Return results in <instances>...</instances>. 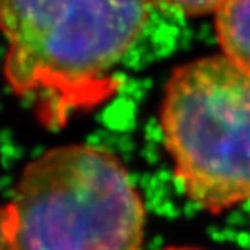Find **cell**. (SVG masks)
I'll list each match as a JSON object with an SVG mask.
<instances>
[{
	"label": "cell",
	"mask_w": 250,
	"mask_h": 250,
	"mask_svg": "<svg viewBox=\"0 0 250 250\" xmlns=\"http://www.w3.org/2000/svg\"><path fill=\"white\" fill-rule=\"evenodd\" d=\"M148 0H0L5 80L47 128L105 101L115 66L148 21Z\"/></svg>",
	"instance_id": "cell-1"
},
{
	"label": "cell",
	"mask_w": 250,
	"mask_h": 250,
	"mask_svg": "<svg viewBox=\"0 0 250 250\" xmlns=\"http://www.w3.org/2000/svg\"><path fill=\"white\" fill-rule=\"evenodd\" d=\"M14 250H142L146 209L127 167L89 145L51 148L23 169L9 202Z\"/></svg>",
	"instance_id": "cell-2"
},
{
	"label": "cell",
	"mask_w": 250,
	"mask_h": 250,
	"mask_svg": "<svg viewBox=\"0 0 250 250\" xmlns=\"http://www.w3.org/2000/svg\"><path fill=\"white\" fill-rule=\"evenodd\" d=\"M187 198L220 214L250 199V74L225 55L173 69L160 112Z\"/></svg>",
	"instance_id": "cell-3"
},
{
	"label": "cell",
	"mask_w": 250,
	"mask_h": 250,
	"mask_svg": "<svg viewBox=\"0 0 250 250\" xmlns=\"http://www.w3.org/2000/svg\"><path fill=\"white\" fill-rule=\"evenodd\" d=\"M214 14L223 55L250 74V0H223Z\"/></svg>",
	"instance_id": "cell-4"
},
{
	"label": "cell",
	"mask_w": 250,
	"mask_h": 250,
	"mask_svg": "<svg viewBox=\"0 0 250 250\" xmlns=\"http://www.w3.org/2000/svg\"><path fill=\"white\" fill-rule=\"evenodd\" d=\"M148 2L160 9L184 17H201L216 12L223 0H148Z\"/></svg>",
	"instance_id": "cell-5"
},
{
	"label": "cell",
	"mask_w": 250,
	"mask_h": 250,
	"mask_svg": "<svg viewBox=\"0 0 250 250\" xmlns=\"http://www.w3.org/2000/svg\"><path fill=\"white\" fill-rule=\"evenodd\" d=\"M0 250H14V219L11 205H0Z\"/></svg>",
	"instance_id": "cell-6"
},
{
	"label": "cell",
	"mask_w": 250,
	"mask_h": 250,
	"mask_svg": "<svg viewBox=\"0 0 250 250\" xmlns=\"http://www.w3.org/2000/svg\"><path fill=\"white\" fill-rule=\"evenodd\" d=\"M165 250H202V249H196V247H167Z\"/></svg>",
	"instance_id": "cell-7"
}]
</instances>
